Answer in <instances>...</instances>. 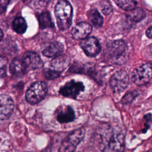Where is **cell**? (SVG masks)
Listing matches in <instances>:
<instances>
[{
    "label": "cell",
    "instance_id": "obj_1",
    "mask_svg": "<svg viewBox=\"0 0 152 152\" xmlns=\"http://www.w3.org/2000/svg\"><path fill=\"white\" fill-rule=\"evenodd\" d=\"M55 15L59 29L68 30L72 24L73 10L71 4L67 0H59L55 7Z\"/></svg>",
    "mask_w": 152,
    "mask_h": 152
},
{
    "label": "cell",
    "instance_id": "obj_2",
    "mask_svg": "<svg viewBox=\"0 0 152 152\" xmlns=\"http://www.w3.org/2000/svg\"><path fill=\"white\" fill-rule=\"evenodd\" d=\"M127 45L123 40H116L107 43L104 52L109 62L114 64L123 63L125 59Z\"/></svg>",
    "mask_w": 152,
    "mask_h": 152
},
{
    "label": "cell",
    "instance_id": "obj_3",
    "mask_svg": "<svg viewBox=\"0 0 152 152\" xmlns=\"http://www.w3.org/2000/svg\"><path fill=\"white\" fill-rule=\"evenodd\" d=\"M48 93V86L45 82L37 81L32 84L26 94L27 101L31 104H37L44 99Z\"/></svg>",
    "mask_w": 152,
    "mask_h": 152
},
{
    "label": "cell",
    "instance_id": "obj_4",
    "mask_svg": "<svg viewBox=\"0 0 152 152\" xmlns=\"http://www.w3.org/2000/svg\"><path fill=\"white\" fill-rule=\"evenodd\" d=\"M85 130L80 128L72 131L62 142L59 148V152H74L77 145L83 140Z\"/></svg>",
    "mask_w": 152,
    "mask_h": 152
},
{
    "label": "cell",
    "instance_id": "obj_5",
    "mask_svg": "<svg viewBox=\"0 0 152 152\" xmlns=\"http://www.w3.org/2000/svg\"><path fill=\"white\" fill-rule=\"evenodd\" d=\"M129 84V76L123 70L116 71L110 78L109 85L114 93H121L125 90Z\"/></svg>",
    "mask_w": 152,
    "mask_h": 152
},
{
    "label": "cell",
    "instance_id": "obj_6",
    "mask_svg": "<svg viewBox=\"0 0 152 152\" xmlns=\"http://www.w3.org/2000/svg\"><path fill=\"white\" fill-rule=\"evenodd\" d=\"M132 79L138 86L149 83L151 79V64H145L135 69L132 72Z\"/></svg>",
    "mask_w": 152,
    "mask_h": 152
},
{
    "label": "cell",
    "instance_id": "obj_7",
    "mask_svg": "<svg viewBox=\"0 0 152 152\" xmlns=\"http://www.w3.org/2000/svg\"><path fill=\"white\" fill-rule=\"evenodd\" d=\"M125 147L124 135L122 132H114L104 145L103 152H123Z\"/></svg>",
    "mask_w": 152,
    "mask_h": 152
},
{
    "label": "cell",
    "instance_id": "obj_8",
    "mask_svg": "<svg viewBox=\"0 0 152 152\" xmlns=\"http://www.w3.org/2000/svg\"><path fill=\"white\" fill-rule=\"evenodd\" d=\"M84 90V86L82 82L71 80L60 88L59 93L64 97L76 99Z\"/></svg>",
    "mask_w": 152,
    "mask_h": 152
},
{
    "label": "cell",
    "instance_id": "obj_9",
    "mask_svg": "<svg viewBox=\"0 0 152 152\" xmlns=\"http://www.w3.org/2000/svg\"><path fill=\"white\" fill-rule=\"evenodd\" d=\"M80 46L84 53L90 57L97 55L101 50V46L98 39L94 37H89L83 39Z\"/></svg>",
    "mask_w": 152,
    "mask_h": 152
},
{
    "label": "cell",
    "instance_id": "obj_10",
    "mask_svg": "<svg viewBox=\"0 0 152 152\" xmlns=\"http://www.w3.org/2000/svg\"><path fill=\"white\" fill-rule=\"evenodd\" d=\"M14 107V102L10 96L0 94V120L8 119L12 114Z\"/></svg>",
    "mask_w": 152,
    "mask_h": 152
},
{
    "label": "cell",
    "instance_id": "obj_11",
    "mask_svg": "<svg viewBox=\"0 0 152 152\" xmlns=\"http://www.w3.org/2000/svg\"><path fill=\"white\" fill-rule=\"evenodd\" d=\"M27 69H36L40 68L43 65V61L40 56L34 52L27 51L24 55L22 59Z\"/></svg>",
    "mask_w": 152,
    "mask_h": 152
},
{
    "label": "cell",
    "instance_id": "obj_12",
    "mask_svg": "<svg viewBox=\"0 0 152 152\" xmlns=\"http://www.w3.org/2000/svg\"><path fill=\"white\" fill-rule=\"evenodd\" d=\"M92 31L91 26L86 22L77 24L72 29L71 34L74 39L83 40L88 37Z\"/></svg>",
    "mask_w": 152,
    "mask_h": 152
},
{
    "label": "cell",
    "instance_id": "obj_13",
    "mask_svg": "<svg viewBox=\"0 0 152 152\" xmlns=\"http://www.w3.org/2000/svg\"><path fill=\"white\" fill-rule=\"evenodd\" d=\"M64 50L63 45L57 41L50 43L42 52L44 56L48 58H55L62 54Z\"/></svg>",
    "mask_w": 152,
    "mask_h": 152
},
{
    "label": "cell",
    "instance_id": "obj_14",
    "mask_svg": "<svg viewBox=\"0 0 152 152\" xmlns=\"http://www.w3.org/2000/svg\"><path fill=\"white\" fill-rule=\"evenodd\" d=\"M56 119L60 123L72 122L75 119V112L71 106H65L58 111Z\"/></svg>",
    "mask_w": 152,
    "mask_h": 152
},
{
    "label": "cell",
    "instance_id": "obj_15",
    "mask_svg": "<svg viewBox=\"0 0 152 152\" xmlns=\"http://www.w3.org/2000/svg\"><path fill=\"white\" fill-rule=\"evenodd\" d=\"M10 70L12 75L15 77L23 75L27 70L26 65L21 59L14 58L11 62Z\"/></svg>",
    "mask_w": 152,
    "mask_h": 152
},
{
    "label": "cell",
    "instance_id": "obj_16",
    "mask_svg": "<svg viewBox=\"0 0 152 152\" xmlns=\"http://www.w3.org/2000/svg\"><path fill=\"white\" fill-rule=\"evenodd\" d=\"M69 59L66 56H62V55L55 57V58L50 62L51 69L61 72L68 65Z\"/></svg>",
    "mask_w": 152,
    "mask_h": 152
},
{
    "label": "cell",
    "instance_id": "obj_17",
    "mask_svg": "<svg viewBox=\"0 0 152 152\" xmlns=\"http://www.w3.org/2000/svg\"><path fill=\"white\" fill-rule=\"evenodd\" d=\"M38 21L40 27L42 29L52 28L54 27L52 17L48 11H45L39 14L38 16Z\"/></svg>",
    "mask_w": 152,
    "mask_h": 152
},
{
    "label": "cell",
    "instance_id": "obj_18",
    "mask_svg": "<svg viewBox=\"0 0 152 152\" xmlns=\"http://www.w3.org/2000/svg\"><path fill=\"white\" fill-rule=\"evenodd\" d=\"M88 18L90 23L96 28L100 27L103 23V17L96 9H91L88 11Z\"/></svg>",
    "mask_w": 152,
    "mask_h": 152
},
{
    "label": "cell",
    "instance_id": "obj_19",
    "mask_svg": "<svg viewBox=\"0 0 152 152\" xmlns=\"http://www.w3.org/2000/svg\"><path fill=\"white\" fill-rule=\"evenodd\" d=\"M12 27L14 31L18 34H23L27 28V24L26 20L22 17H16L12 24Z\"/></svg>",
    "mask_w": 152,
    "mask_h": 152
},
{
    "label": "cell",
    "instance_id": "obj_20",
    "mask_svg": "<svg viewBox=\"0 0 152 152\" xmlns=\"http://www.w3.org/2000/svg\"><path fill=\"white\" fill-rule=\"evenodd\" d=\"M113 1L119 8L126 11L134 10L137 4V0H113Z\"/></svg>",
    "mask_w": 152,
    "mask_h": 152
},
{
    "label": "cell",
    "instance_id": "obj_21",
    "mask_svg": "<svg viewBox=\"0 0 152 152\" xmlns=\"http://www.w3.org/2000/svg\"><path fill=\"white\" fill-rule=\"evenodd\" d=\"M145 17V12L143 9L141 8H135L131 11L129 18L134 22H139L143 20Z\"/></svg>",
    "mask_w": 152,
    "mask_h": 152
},
{
    "label": "cell",
    "instance_id": "obj_22",
    "mask_svg": "<svg viewBox=\"0 0 152 152\" xmlns=\"http://www.w3.org/2000/svg\"><path fill=\"white\" fill-rule=\"evenodd\" d=\"M8 60L2 56H0V78L4 77L6 75L7 70Z\"/></svg>",
    "mask_w": 152,
    "mask_h": 152
},
{
    "label": "cell",
    "instance_id": "obj_23",
    "mask_svg": "<svg viewBox=\"0 0 152 152\" xmlns=\"http://www.w3.org/2000/svg\"><path fill=\"white\" fill-rule=\"evenodd\" d=\"M61 73L51 68L46 69L44 71V75L48 79H55L60 76Z\"/></svg>",
    "mask_w": 152,
    "mask_h": 152
},
{
    "label": "cell",
    "instance_id": "obj_24",
    "mask_svg": "<svg viewBox=\"0 0 152 152\" xmlns=\"http://www.w3.org/2000/svg\"><path fill=\"white\" fill-rule=\"evenodd\" d=\"M136 94H137V93L136 92H134V91H132V92H130L128 94H126L122 99V102L123 103H130V102H131L134 97L136 96Z\"/></svg>",
    "mask_w": 152,
    "mask_h": 152
},
{
    "label": "cell",
    "instance_id": "obj_25",
    "mask_svg": "<svg viewBox=\"0 0 152 152\" xmlns=\"http://www.w3.org/2000/svg\"><path fill=\"white\" fill-rule=\"evenodd\" d=\"M10 3V0H0V15L4 13Z\"/></svg>",
    "mask_w": 152,
    "mask_h": 152
},
{
    "label": "cell",
    "instance_id": "obj_26",
    "mask_svg": "<svg viewBox=\"0 0 152 152\" xmlns=\"http://www.w3.org/2000/svg\"><path fill=\"white\" fill-rule=\"evenodd\" d=\"M102 11L105 15L109 14L110 13V12L112 11V8H111L110 4L103 5V7L102 8Z\"/></svg>",
    "mask_w": 152,
    "mask_h": 152
},
{
    "label": "cell",
    "instance_id": "obj_27",
    "mask_svg": "<svg viewBox=\"0 0 152 152\" xmlns=\"http://www.w3.org/2000/svg\"><path fill=\"white\" fill-rule=\"evenodd\" d=\"M146 33V36L149 38V39H151L152 37V33H151V26H150L145 31Z\"/></svg>",
    "mask_w": 152,
    "mask_h": 152
},
{
    "label": "cell",
    "instance_id": "obj_28",
    "mask_svg": "<svg viewBox=\"0 0 152 152\" xmlns=\"http://www.w3.org/2000/svg\"><path fill=\"white\" fill-rule=\"evenodd\" d=\"M2 37H3V32H2V31L1 30V29L0 28V42L1 41Z\"/></svg>",
    "mask_w": 152,
    "mask_h": 152
},
{
    "label": "cell",
    "instance_id": "obj_29",
    "mask_svg": "<svg viewBox=\"0 0 152 152\" xmlns=\"http://www.w3.org/2000/svg\"><path fill=\"white\" fill-rule=\"evenodd\" d=\"M23 1H26L27 0H23Z\"/></svg>",
    "mask_w": 152,
    "mask_h": 152
},
{
    "label": "cell",
    "instance_id": "obj_30",
    "mask_svg": "<svg viewBox=\"0 0 152 152\" xmlns=\"http://www.w3.org/2000/svg\"><path fill=\"white\" fill-rule=\"evenodd\" d=\"M148 152H151V150H150V151H148Z\"/></svg>",
    "mask_w": 152,
    "mask_h": 152
},
{
    "label": "cell",
    "instance_id": "obj_31",
    "mask_svg": "<svg viewBox=\"0 0 152 152\" xmlns=\"http://www.w3.org/2000/svg\"><path fill=\"white\" fill-rule=\"evenodd\" d=\"M29 152H34V151H29Z\"/></svg>",
    "mask_w": 152,
    "mask_h": 152
}]
</instances>
